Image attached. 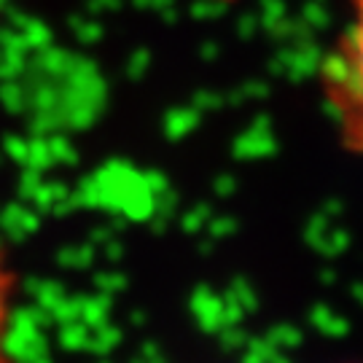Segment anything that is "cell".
<instances>
[{
  "label": "cell",
  "mask_w": 363,
  "mask_h": 363,
  "mask_svg": "<svg viewBox=\"0 0 363 363\" xmlns=\"http://www.w3.org/2000/svg\"><path fill=\"white\" fill-rule=\"evenodd\" d=\"M320 91L342 145L363 154V0H350V22L320 65Z\"/></svg>",
  "instance_id": "cell-1"
},
{
  "label": "cell",
  "mask_w": 363,
  "mask_h": 363,
  "mask_svg": "<svg viewBox=\"0 0 363 363\" xmlns=\"http://www.w3.org/2000/svg\"><path fill=\"white\" fill-rule=\"evenodd\" d=\"M11 320V272L0 259V363H6V334Z\"/></svg>",
  "instance_id": "cell-2"
},
{
  "label": "cell",
  "mask_w": 363,
  "mask_h": 363,
  "mask_svg": "<svg viewBox=\"0 0 363 363\" xmlns=\"http://www.w3.org/2000/svg\"><path fill=\"white\" fill-rule=\"evenodd\" d=\"M218 3H232V0H218Z\"/></svg>",
  "instance_id": "cell-3"
}]
</instances>
